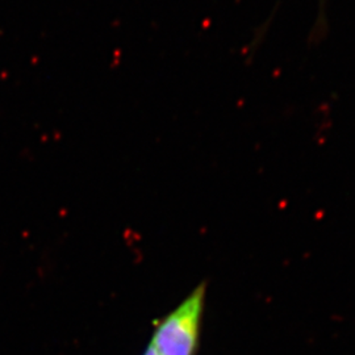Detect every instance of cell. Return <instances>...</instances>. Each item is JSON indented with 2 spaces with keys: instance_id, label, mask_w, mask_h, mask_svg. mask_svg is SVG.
Segmentation results:
<instances>
[{
  "instance_id": "cell-1",
  "label": "cell",
  "mask_w": 355,
  "mask_h": 355,
  "mask_svg": "<svg viewBox=\"0 0 355 355\" xmlns=\"http://www.w3.org/2000/svg\"><path fill=\"white\" fill-rule=\"evenodd\" d=\"M203 284L161 318L153 331L149 346L155 355H196L204 312Z\"/></svg>"
},
{
  "instance_id": "cell-2",
  "label": "cell",
  "mask_w": 355,
  "mask_h": 355,
  "mask_svg": "<svg viewBox=\"0 0 355 355\" xmlns=\"http://www.w3.org/2000/svg\"><path fill=\"white\" fill-rule=\"evenodd\" d=\"M142 355H155V353H154V352H153L152 347H150V346H149V345H148V347H146V350H145V352H144V354H142Z\"/></svg>"
}]
</instances>
